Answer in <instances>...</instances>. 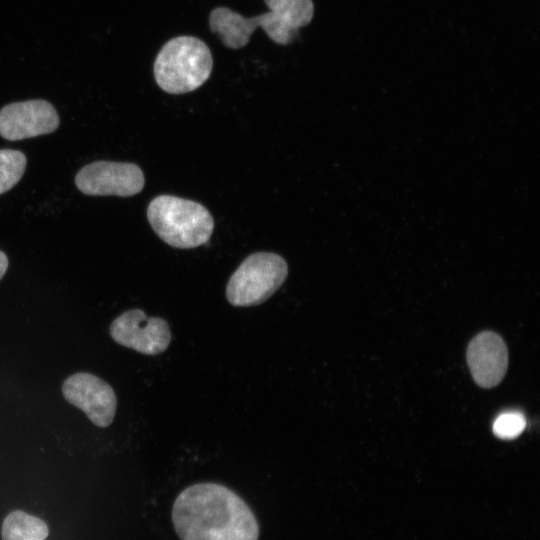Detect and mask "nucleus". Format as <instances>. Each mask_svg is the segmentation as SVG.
Here are the masks:
<instances>
[{
  "label": "nucleus",
  "instance_id": "nucleus-1",
  "mask_svg": "<svg viewBox=\"0 0 540 540\" xmlns=\"http://www.w3.org/2000/svg\"><path fill=\"white\" fill-rule=\"evenodd\" d=\"M172 521L181 540H258L259 525L247 503L217 483H197L175 499Z\"/></svg>",
  "mask_w": 540,
  "mask_h": 540
},
{
  "label": "nucleus",
  "instance_id": "nucleus-2",
  "mask_svg": "<svg viewBox=\"0 0 540 540\" xmlns=\"http://www.w3.org/2000/svg\"><path fill=\"white\" fill-rule=\"evenodd\" d=\"M269 12L244 17L227 8L217 7L209 16V27L230 49L245 47L254 30L261 27L276 44L288 45L307 26L314 15L312 0H264Z\"/></svg>",
  "mask_w": 540,
  "mask_h": 540
},
{
  "label": "nucleus",
  "instance_id": "nucleus-3",
  "mask_svg": "<svg viewBox=\"0 0 540 540\" xmlns=\"http://www.w3.org/2000/svg\"><path fill=\"white\" fill-rule=\"evenodd\" d=\"M147 218L165 243L181 249L205 244L214 229V220L207 208L172 195H159L151 200Z\"/></svg>",
  "mask_w": 540,
  "mask_h": 540
},
{
  "label": "nucleus",
  "instance_id": "nucleus-4",
  "mask_svg": "<svg viewBox=\"0 0 540 540\" xmlns=\"http://www.w3.org/2000/svg\"><path fill=\"white\" fill-rule=\"evenodd\" d=\"M213 58L208 46L194 36H178L167 41L154 62L158 86L169 94L196 90L210 77Z\"/></svg>",
  "mask_w": 540,
  "mask_h": 540
},
{
  "label": "nucleus",
  "instance_id": "nucleus-5",
  "mask_svg": "<svg viewBox=\"0 0 540 540\" xmlns=\"http://www.w3.org/2000/svg\"><path fill=\"white\" fill-rule=\"evenodd\" d=\"M287 275L288 265L278 254L253 253L231 275L226 298L236 307L261 304L279 289Z\"/></svg>",
  "mask_w": 540,
  "mask_h": 540
},
{
  "label": "nucleus",
  "instance_id": "nucleus-6",
  "mask_svg": "<svg viewBox=\"0 0 540 540\" xmlns=\"http://www.w3.org/2000/svg\"><path fill=\"white\" fill-rule=\"evenodd\" d=\"M75 183L86 195L128 197L143 189L145 178L134 163L96 161L77 173Z\"/></svg>",
  "mask_w": 540,
  "mask_h": 540
},
{
  "label": "nucleus",
  "instance_id": "nucleus-7",
  "mask_svg": "<svg viewBox=\"0 0 540 540\" xmlns=\"http://www.w3.org/2000/svg\"><path fill=\"white\" fill-rule=\"evenodd\" d=\"M109 333L119 345L145 355L164 352L172 339L166 320L148 317L141 309L127 310L116 317L110 325Z\"/></svg>",
  "mask_w": 540,
  "mask_h": 540
},
{
  "label": "nucleus",
  "instance_id": "nucleus-8",
  "mask_svg": "<svg viewBox=\"0 0 540 540\" xmlns=\"http://www.w3.org/2000/svg\"><path fill=\"white\" fill-rule=\"evenodd\" d=\"M65 400L80 408L98 427H108L115 416L117 397L113 388L98 376L78 372L62 385Z\"/></svg>",
  "mask_w": 540,
  "mask_h": 540
},
{
  "label": "nucleus",
  "instance_id": "nucleus-9",
  "mask_svg": "<svg viewBox=\"0 0 540 540\" xmlns=\"http://www.w3.org/2000/svg\"><path fill=\"white\" fill-rule=\"evenodd\" d=\"M58 126L56 109L43 99L10 103L0 110V135L10 141L48 134Z\"/></svg>",
  "mask_w": 540,
  "mask_h": 540
},
{
  "label": "nucleus",
  "instance_id": "nucleus-10",
  "mask_svg": "<svg viewBox=\"0 0 540 540\" xmlns=\"http://www.w3.org/2000/svg\"><path fill=\"white\" fill-rule=\"evenodd\" d=\"M467 363L476 384L483 388L498 385L508 366V351L498 334L485 331L475 336L467 348Z\"/></svg>",
  "mask_w": 540,
  "mask_h": 540
},
{
  "label": "nucleus",
  "instance_id": "nucleus-11",
  "mask_svg": "<svg viewBox=\"0 0 540 540\" xmlns=\"http://www.w3.org/2000/svg\"><path fill=\"white\" fill-rule=\"evenodd\" d=\"M48 534L43 520L21 510L9 513L1 529L2 540H45Z\"/></svg>",
  "mask_w": 540,
  "mask_h": 540
},
{
  "label": "nucleus",
  "instance_id": "nucleus-12",
  "mask_svg": "<svg viewBox=\"0 0 540 540\" xmlns=\"http://www.w3.org/2000/svg\"><path fill=\"white\" fill-rule=\"evenodd\" d=\"M26 156L17 150H0V194L14 187L26 168Z\"/></svg>",
  "mask_w": 540,
  "mask_h": 540
},
{
  "label": "nucleus",
  "instance_id": "nucleus-13",
  "mask_svg": "<svg viewBox=\"0 0 540 540\" xmlns=\"http://www.w3.org/2000/svg\"><path fill=\"white\" fill-rule=\"evenodd\" d=\"M525 425L526 421L522 413L507 411L495 419L493 433L501 439H514L522 433Z\"/></svg>",
  "mask_w": 540,
  "mask_h": 540
},
{
  "label": "nucleus",
  "instance_id": "nucleus-14",
  "mask_svg": "<svg viewBox=\"0 0 540 540\" xmlns=\"http://www.w3.org/2000/svg\"><path fill=\"white\" fill-rule=\"evenodd\" d=\"M8 268V258L5 253L0 251V280L5 275Z\"/></svg>",
  "mask_w": 540,
  "mask_h": 540
}]
</instances>
